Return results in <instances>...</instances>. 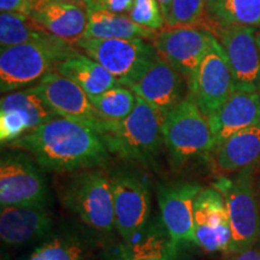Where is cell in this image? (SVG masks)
<instances>
[{"mask_svg": "<svg viewBox=\"0 0 260 260\" xmlns=\"http://www.w3.org/2000/svg\"><path fill=\"white\" fill-rule=\"evenodd\" d=\"M6 146L28 152L39 168L54 172L102 168L110 154L103 136L95 130L59 116Z\"/></svg>", "mask_w": 260, "mask_h": 260, "instance_id": "cell-1", "label": "cell"}, {"mask_svg": "<svg viewBox=\"0 0 260 260\" xmlns=\"http://www.w3.org/2000/svg\"><path fill=\"white\" fill-rule=\"evenodd\" d=\"M77 51L75 44L53 35L4 48L0 53V90L8 94L37 84Z\"/></svg>", "mask_w": 260, "mask_h": 260, "instance_id": "cell-2", "label": "cell"}, {"mask_svg": "<svg viewBox=\"0 0 260 260\" xmlns=\"http://www.w3.org/2000/svg\"><path fill=\"white\" fill-rule=\"evenodd\" d=\"M162 122L160 112L138 96L133 112L123 121L112 123L103 139L110 153L149 165L164 146Z\"/></svg>", "mask_w": 260, "mask_h": 260, "instance_id": "cell-3", "label": "cell"}, {"mask_svg": "<svg viewBox=\"0 0 260 260\" xmlns=\"http://www.w3.org/2000/svg\"><path fill=\"white\" fill-rule=\"evenodd\" d=\"M76 172L61 193L64 206L90 229L112 233L116 219L111 178L100 168Z\"/></svg>", "mask_w": 260, "mask_h": 260, "instance_id": "cell-4", "label": "cell"}, {"mask_svg": "<svg viewBox=\"0 0 260 260\" xmlns=\"http://www.w3.org/2000/svg\"><path fill=\"white\" fill-rule=\"evenodd\" d=\"M162 138L172 168L176 170L214 149L209 118L189 93L176 109L164 117Z\"/></svg>", "mask_w": 260, "mask_h": 260, "instance_id": "cell-5", "label": "cell"}, {"mask_svg": "<svg viewBox=\"0 0 260 260\" xmlns=\"http://www.w3.org/2000/svg\"><path fill=\"white\" fill-rule=\"evenodd\" d=\"M75 45L129 88L144 77L158 56L152 42L145 39L82 38Z\"/></svg>", "mask_w": 260, "mask_h": 260, "instance_id": "cell-6", "label": "cell"}, {"mask_svg": "<svg viewBox=\"0 0 260 260\" xmlns=\"http://www.w3.org/2000/svg\"><path fill=\"white\" fill-rule=\"evenodd\" d=\"M212 186L222 193L232 224V242L223 254L260 242V210L253 168L239 171L234 177H219Z\"/></svg>", "mask_w": 260, "mask_h": 260, "instance_id": "cell-7", "label": "cell"}, {"mask_svg": "<svg viewBox=\"0 0 260 260\" xmlns=\"http://www.w3.org/2000/svg\"><path fill=\"white\" fill-rule=\"evenodd\" d=\"M111 178L116 229L126 243L147 228L151 216V184L145 175L117 170Z\"/></svg>", "mask_w": 260, "mask_h": 260, "instance_id": "cell-8", "label": "cell"}, {"mask_svg": "<svg viewBox=\"0 0 260 260\" xmlns=\"http://www.w3.org/2000/svg\"><path fill=\"white\" fill-rule=\"evenodd\" d=\"M35 86L57 116L89 126L102 136L111 129L112 122L103 118L90 96L73 80L53 70Z\"/></svg>", "mask_w": 260, "mask_h": 260, "instance_id": "cell-9", "label": "cell"}, {"mask_svg": "<svg viewBox=\"0 0 260 260\" xmlns=\"http://www.w3.org/2000/svg\"><path fill=\"white\" fill-rule=\"evenodd\" d=\"M188 90L207 118L235 92L226 54L217 38L191 74Z\"/></svg>", "mask_w": 260, "mask_h": 260, "instance_id": "cell-10", "label": "cell"}, {"mask_svg": "<svg viewBox=\"0 0 260 260\" xmlns=\"http://www.w3.org/2000/svg\"><path fill=\"white\" fill-rule=\"evenodd\" d=\"M256 29L223 27L213 30L225 52L237 92L260 93V44Z\"/></svg>", "mask_w": 260, "mask_h": 260, "instance_id": "cell-11", "label": "cell"}, {"mask_svg": "<svg viewBox=\"0 0 260 260\" xmlns=\"http://www.w3.org/2000/svg\"><path fill=\"white\" fill-rule=\"evenodd\" d=\"M57 117L37 86L5 94L0 102V140L9 145Z\"/></svg>", "mask_w": 260, "mask_h": 260, "instance_id": "cell-12", "label": "cell"}, {"mask_svg": "<svg viewBox=\"0 0 260 260\" xmlns=\"http://www.w3.org/2000/svg\"><path fill=\"white\" fill-rule=\"evenodd\" d=\"M216 40L214 34L203 27L165 28L152 39L157 54L180 73L187 82Z\"/></svg>", "mask_w": 260, "mask_h": 260, "instance_id": "cell-13", "label": "cell"}, {"mask_svg": "<svg viewBox=\"0 0 260 260\" xmlns=\"http://www.w3.org/2000/svg\"><path fill=\"white\" fill-rule=\"evenodd\" d=\"M48 189L37 165L23 154H4L0 161V205H46Z\"/></svg>", "mask_w": 260, "mask_h": 260, "instance_id": "cell-14", "label": "cell"}, {"mask_svg": "<svg viewBox=\"0 0 260 260\" xmlns=\"http://www.w3.org/2000/svg\"><path fill=\"white\" fill-rule=\"evenodd\" d=\"M201 189L203 187L194 182L160 183L157 186L160 220L178 247L195 245L194 203Z\"/></svg>", "mask_w": 260, "mask_h": 260, "instance_id": "cell-15", "label": "cell"}, {"mask_svg": "<svg viewBox=\"0 0 260 260\" xmlns=\"http://www.w3.org/2000/svg\"><path fill=\"white\" fill-rule=\"evenodd\" d=\"M195 245L207 253L225 252L232 242V224L222 193L204 188L194 203Z\"/></svg>", "mask_w": 260, "mask_h": 260, "instance_id": "cell-16", "label": "cell"}, {"mask_svg": "<svg viewBox=\"0 0 260 260\" xmlns=\"http://www.w3.org/2000/svg\"><path fill=\"white\" fill-rule=\"evenodd\" d=\"M136 95L153 106L162 117L176 109L188 95V82L159 56L141 80L130 87Z\"/></svg>", "mask_w": 260, "mask_h": 260, "instance_id": "cell-17", "label": "cell"}, {"mask_svg": "<svg viewBox=\"0 0 260 260\" xmlns=\"http://www.w3.org/2000/svg\"><path fill=\"white\" fill-rule=\"evenodd\" d=\"M53 226L46 205L4 206L0 212V237L6 246H23L47 236Z\"/></svg>", "mask_w": 260, "mask_h": 260, "instance_id": "cell-18", "label": "cell"}, {"mask_svg": "<svg viewBox=\"0 0 260 260\" xmlns=\"http://www.w3.org/2000/svg\"><path fill=\"white\" fill-rule=\"evenodd\" d=\"M209 122L216 148L235 133L260 123V93L235 90Z\"/></svg>", "mask_w": 260, "mask_h": 260, "instance_id": "cell-19", "label": "cell"}, {"mask_svg": "<svg viewBox=\"0 0 260 260\" xmlns=\"http://www.w3.org/2000/svg\"><path fill=\"white\" fill-rule=\"evenodd\" d=\"M53 37L76 44L84 37L88 23L87 10L79 3H48L31 14Z\"/></svg>", "mask_w": 260, "mask_h": 260, "instance_id": "cell-20", "label": "cell"}, {"mask_svg": "<svg viewBox=\"0 0 260 260\" xmlns=\"http://www.w3.org/2000/svg\"><path fill=\"white\" fill-rule=\"evenodd\" d=\"M216 149V164L222 172H239L260 160V123L237 132Z\"/></svg>", "mask_w": 260, "mask_h": 260, "instance_id": "cell-21", "label": "cell"}, {"mask_svg": "<svg viewBox=\"0 0 260 260\" xmlns=\"http://www.w3.org/2000/svg\"><path fill=\"white\" fill-rule=\"evenodd\" d=\"M54 71L73 80L89 96L99 95L117 86H122L102 64L79 51L60 61Z\"/></svg>", "mask_w": 260, "mask_h": 260, "instance_id": "cell-22", "label": "cell"}, {"mask_svg": "<svg viewBox=\"0 0 260 260\" xmlns=\"http://www.w3.org/2000/svg\"><path fill=\"white\" fill-rule=\"evenodd\" d=\"M260 27V0H206L205 28Z\"/></svg>", "mask_w": 260, "mask_h": 260, "instance_id": "cell-23", "label": "cell"}, {"mask_svg": "<svg viewBox=\"0 0 260 260\" xmlns=\"http://www.w3.org/2000/svg\"><path fill=\"white\" fill-rule=\"evenodd\" d=\"M178 249L159 220L146 228L139 241L122 247L113 260H178Z\"/></svg>", "mask_w": 260, "mask_h": 260, "instance_id": "cell-24", "label": "cell"}, {"mask_svg": "<svg viewBox=\"0 0 260 260\" xmlns=\"http://www.w3.org/2000/svg\"><path fill=\"white\" fill-rule=\"evenodd\" d=\"M87 39H145L152 40L158 31L134 23L126 15L104 10H87Z\"/></svg>", "mask_w": 260, "mask_h": 260, "instance_id": "cell-25", "label": "cell"}, {"mask_svg": "<svg viewBox=\"0 0 260 260\" xmlns=\"http://www.w3.org/2000/svg\"><path fill=\"white\" fill-rule=\"evenodd\" d=\"M42 25L30 15L2 12L0 15V47L2 50L28 44L50 37Z\"/></svg>", "mask_w": 260, "mask_h": 260, "instance_id": "cell-26", "label": "cell"}, {"mask_svg": "<svg viewBox=\"0 0 260 260\" xmlns=\"http://www.w3.org/2000/svg\"><path fill=\"white\" fill-rule=\"evenodd\" d=\"M90 100L104 119L116 123L125 119L133 112L138 96L129 87L117 86L99 95L90 96Z\"/></svg>", "mask_w": 260, "mask_h": 260, "instance_id": "cell-27", "label": "cell"}, {"mask_svg": "<svg viewBox=\"0 0 260 260\" xmlns=\"http://www.w3.org/2000/svg\"><path fill=\"white\" fill-rule=\"evenodd\" d=\"M24 260H87L80 242L68 237H54L32 251Z\"/></svg>", "mask_w": 260, "mask_h": 260, "instance_id": "cell-28", "label": "cell"}, {"mask_svg": "<svg viewBox=\"0 0 260 260\" xmlns=\"http://www.w3.org/2000/svg\"><path fill=\"white\" fill-rule=\"evenodd\" d=\"M206 22V0H174L167 28L203 27Z\"/></svg>", "mask_w": 260, "mask_h": 260, "instance_id": "cell-29", "label": "cell"}, {"mask_svg": "<svg viewBox=\"0 0 260 260\" xmlns=\"http://www.w3.org/2000/svg\"><path fill=\"white\" fill-rule=\"evenodd\" d=\"M126 16L134 23L151 30L160 31L167 28V21L158 0H134Z\"/></svg>", "mask_w": 260, "mask_h": 260, "instance_id": "cell-30", "label": "cell"}, {"mask_svg": "<svg viewBox=\"0 0 260 260\" xmlns=\"http://www.w3.org/2000/svg\"><path fill=\"white\" fill-rule=\"evenodd\" d=\"M134 0H82L86 10H104L113 14L126 15Z\"/></svg>", "mask_w": 260, "mask_h": 260, "instance_id": "cell-31", "label": "cell"}, {"mask_svg": "<svg viewBox=\"0 0 260 260\" xmlns=\"http://www.w3.org/2000/svg\"><path fill=\"white\" fill-rule=\"evenodd\" d=\"M2 12H16V14H32V0H0Z\"/></svg>", "mask_w": 260, "mask_h": 260, "instance_id": "cell-32", "label": "cell"}, {"mask_svg": "<svg viewBox=\"0 0 260 260\" xmlns=\"http://www.w3.org/2000/svg\"><path fill=\"white\" fill-rule=\"evenodd\" d=\"M224 260H260V242L237 252L225 253Z\"/></svg>", "mask_w": 260, "mask_h": 260, "instance_id": "cell-33", "label": "cell"}, {"mask_svg": "<svg viewBox=\"0 0 260 260\" xmlns=\"http://www.w3.org/2000/svg\"><path fill=\"white\" fill-rule=\"evenodd\" d=\"M48 3H79V4H82V0H32V11L39 6L48 4Z\"/></svg>", "mask_w": 260, "mask_h": 260, "instance_id": "cell-34", "label": "cell"}, {"mask_svg": "<svg viewBox=\"0 0 260 260\" xmlns=\"http://www.w3.org/2000/svg\"><path fill=\"white\" fill-rule=\"evenodd\" d=\"M158 3L162 10V14H164L165 21H168L169 16H170L171 6H172V3H174V0H158Z\"/></svg>", "mask_w": 260, "mask_h": 260, "instance_id": "cell-35", "label": "cell"}, {"mask_svg": "<svg viewBox=\"0 0 260 260\" xmlns=\"http://www.w3.org/2000/svg\"><path fill=\"white\" fill-rule=\"evenodd\" d=\"M256 37H258V41H259V44H260V27L258 29V31H256Z\"/></svg>", "mask_w": 260, "mask_h": 260, "instance_id": "cell-36", "label": "cell"}]
</instances>
